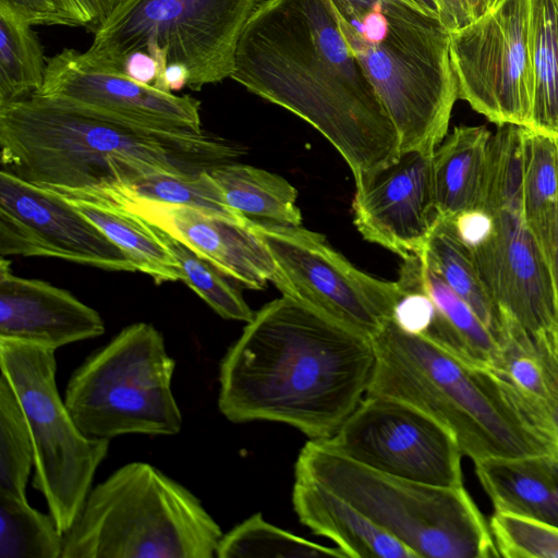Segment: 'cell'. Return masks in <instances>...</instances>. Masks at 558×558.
Returning <instances> with one entry per match:
<instances>
[{
	"instance_id": "9a60e30c",
	"label": "cell",
	"mask_w": 558,
	"mask_h": 558,
	"mask_svg": "<svg viewBox=\"0 0 558 558\" xmlns=\"http://www.w3.org/2000/svg\"><path fill=\"white\" fill-rule=\"evenodd\" d=\"M0 255L64 259L109 271L134 264L61 194L0 171Z\"/></svg>"
},
{
	"instance_id": "44dd1931",
	"label": "cell",
	"mask_w": 558,
	"mask_h": 558,
	"mask_svg": "<svg viewBox=\"0 0 558 558\" xmlns=\"http://www.w3.org/2000/svg\"><path fill=\"white\" fill-rule=\"evenodd\" d=\"M502 319L498 360L489 369L527 426L558 456L549 390L534 340L509 316L502 314Z\"/></svg>"
},
{
	"instance_id": "7c38bea8",
	"label": "cell",
	"mask_w": 558,
	"mask_h": 558,
	"mask_svg": "<svg viewBox=\"0 0 558 558\" xmlns=\"http://www.w3.org/2000/svg\"><path fill=\"white\" fill-rule=\"evenodd\" d=\"M253 226L274 258L272 283L282 295L369 338L392 317L403 293L398 281L357 269L323 234L302 226Z\"/></svg>"
},
{
	"instance_id": "5bb4252c",
	"label": "cell",
	"mask_w": 558,
	"mask_h": 558,
	"mask_svg": "<svg viewBox=\"0 0 558 558\" xmlns=\"http://www.w3.org/2000/svg\"><path fill=\"white\" fill-rule=\"evenodd\" d=\"M342 456L392 476L461 487L462 452L452 434L409 403L366 395L335 435L324 440Z\"/></svg>"
},
{
	"instance_id": "d6a6232c",
	"label": "cell",
	"mask_w": 558,
	"mask_h": 558,
	"mask_svg": "<svg viewBox=\"0 0 558 558\" xmlns=\"http://www.w3.org/2000/svg\"><path fill=\"white\" fill-rule=\"evenodd\" d=\"M63 533L51 514L0 489V558H61Z\"/></svg>"
},
{
	"instance_id": "30bf717a",
	"label": "cell",
	"mask_w": 558,
	"mask_h": 558,
	"mask_svg": "<svg viewBox=\"0 0 558 558\" xmlns=\"http://www.w3.org/2000/svg\"><path fill=\"white\" fill-rule=\"evenodd\" d=\"M259 0H125L82 52L92 65L121 72L124 58L159 46L168 63L184 64L187 87L230 77L242 32Z\"/></svg>"
},
{
	"instance_id": "1f68e13d",
	"label": "cell",
	"mask_w": 558,
	"mask_h": 558,
	"mask_svg": "<svg viewBox=\"0 0 558 558\" xmlns=\"http://www.w3.org/2000/svg\"><path fill=\"white\" fill-rule=\"evenodd\" d=\"M218 558H347L338 547L308 541L267 522L260 513L245 519L222 534Z\"/></svg>"
},
{
	"instance_id": "d4e9b609",
	"label": "cell",
	"mask_w": 558,
	"mask_h": 558,
	"mask_svg": "<svg viewBox=\"0 0 558 558\" xmlns=\"http://www.w3.org/2000/svg\"><path fill=\"white\" fill-rule=\"evenodd\" d=\"M65 198L124 252L136 270L157 284L181 280L179 264L154 226L107 201Z\"/></svg>"
},
{
	"instance_id": "2e32d148",
	"label": "cell",
	"mask_w": 558,
	"mask_h": 558,
	"mask_svg": "<svg viewBox=\"0 0 558 558\" xmlns=\"http://www.w3.org/2000/svg\"><path fill=\"white\" fill-rule=\"evenodd\" d=\"M34 95L143 128L203 131L201 101L141 84L121 72L89 64L64 48L47 58L41 88Z\"/></svg>"
},
{
	"instance_id": "7bdbcfd3",
	"label": "cell",
	"mask_w": 558,
	"mask_h": 558,
	"mask_svg": "<svg viewBox=\"0 0 558 558\" xmlns=\"http://www.w3.org/2000/svg\"><path fill=\"white\" fill-rule=\"evenodd\" d=\"M190 82L189 69L179 62L168 63L161 84V90L167 93L180 92Z\"/></svg>"
},
{
	"instance_id": "3957f363",
	"label": "cell",
	"mask_w": 558,
	"mask_h": 558,
	"mask_svg": "<svg viewBox=\"0 0 558 558\" xmlns=\"http://www.w3.org/2000/svg\"><path fill=\"white\" fill-rule=\"evenodd\" d=\"M241 154L205 130L143 128L39 95L0 106L2 168L60 194L98 191L154 172L196 174Z\"/></svg>"
},
{
	"instance_id": "f6af8a7d",
	"label": "cell",
	"mask_w": 558,
	"mask_h": 558,
	"mask_svg": "<svg viewBox=\"0 0 558 558\" xmlns=\"http://www.w3.org/2000/svg\"><path fill=\"white\" fill-rule=\"evenodd\" d=\"M415 3L420 9L425 11L427 14L439 19V10L437 0H411Z\"/></svg>"
},
{
	"instance_id": "cb8c5ba5",
	"label": "cell",
	"mask_w": 558,
	"mask_h": 558,
	"mask_svg": "<svg viewBox=\"0 0 558 558\" xmlns=\"http://www.w3.org/2000/svg\"><path fill=\"white\" fill-rule=\"evenodd\" d=\"M403 260L436 307L434 323L424 336L468 364L493 368L499 345L490 330L422 256Z\"/></svg>"
},
{
	"instance_id": "6da1fadb",
	"label": "cell",
	"mask_w": 558,
	"mask_h": 558,
	"mask_svg": "<svg viewBox=\"0 0 558 558\" xmlns=\"http://www.w3.org/2000/svg\"><path fill=\"white\" fill-rule=\"evenodd\" d=\"M230 78L314 126L348 163L355 187L400 156L398 132L330 0L258 1Z\"/></svg>"
},
{
	"instance_id": "d590c367",
	"label": "cell",
	"mask_w": 558,
	"mask_h": 558,
	"mask_svg": "<svg viewBox=\"0 0 558 558\" xmlns=\"http://www.w3.org/2000/svg\"><path fill=\"white\" fill-rule=\"evenodd\" d=\"M489 527L499 557L558 558V525L506 511H495Z\"/></svg>"
},
{
	"instance_id": "5b68a950",
	"label": "cell",
	"mask_w": 558,
	"mask_h": 558,
	"mask_svg": "<svg viewBox=\"0 0 558 558\" xmlns=\"http://www.w3.org/2000/svg\"><path fill=\"white\" fill-rule=\"evenodd\" d=\"M371 339L376 361L366 395L398 399L427 414L473 462L553 454L489 368L463 362L426 336L402 330L392 318Z\"/></svg>"
},
{
	"instance_id": "484cf974",
	"label": "cell",
	"mask_w": 558,
	"mask_h": 558,
	"mask_svg": "<svg viewBox=\"0 0 558 558\" xmlns=\"http://www.w3.org/2000/svg\"><path fill=\"white\" fill-rule=\"evenodd\" d=\"M210 173L228 206L245 219L263 225L302 226L298 191L281 175L234 161L221 163Z\"/></svg>"
},
{
	"instance_id": "ba28073f",
	"label": "cell",
	"mask_w": 558,
	"mask_h": 558,
	"mask_svg": "<svg viewBox=\"0 0 558 558\" xmlns=\"http://www.w3.org/2000/svg\"><path fill=\"white\" fill-rule=\"evenodd\" d=\"M175 360L148 323L124 327L71 374L64 401L88 437L173 436L183 417L171 384Z\"/></svg>"
},
{
	"instance_id": "603a6c76",
	"label": "cell",
	"mask_w": 558,
	"mask_h": 558,
	"mask_svg": "<svg viewBox=\"0 0 558 558\" xmlns=\"http://www.w3.org/2000/svg\"><path fill=\"white\" fill-rule=\"evenodd\" d=\"M492 133L485 126H457L433 154L437 211L452 219L482 206Z\"/></svg>"
},
{
	"instance_id": "9c48e42d",
	"label": "cell",
	"mask_w": 558,
	"mask_h": 558,
	"mask_svg": "<svg viewBox=\"0 0 558 558\" xmlns=\"http://www.w3.org/2000/svg\"><path fill=\"white\" fill-rule=\"evenodd\" d=\"M481 208L492 216V232L470 251L499 311L533 337L558 332L550 266L524 219L520 125L492 135Z\"/></svg>"
},
{
	"instance_id": "ffe728a7",
	"label": "cell",
	"mask_w": 558,
	"mask_h": 558,
	"mask_svg": "<svg viewBox=\"0 0 558 558\" xmlns=\"http://www.w3.org/2000/svg\"><path fill=\"white\" fill-rule=\"evenodd\" d=\"M292 504L305 526L331 539L347 557L417 558L360 510L319 484L295 478Z\"/></svg>"
},
{
	"instance_id": "83f0119b",
	"label": "cell",
	"mask_w": 558,
	"mask_h": 558,
	"mask_svg": "<svg viewBox=\"0 0 558 558\" xmlns=\"http://www.w3.org/2000/svg\"><path fill=\"white\" fill-rule=\"evenodd\" d=\"M422 256L490 330L496 340L504 319L490 296L470 248L459 238L451 219L438 218Z\"/></svg>"
},
{
	"instance_id": "ac0fdd59",
	"label": "cell",
	"mask_w": 558,
	"mask_h": 558,
	"mask_svg": "<svg viewBox=\"0 0 558 558\" xmlns=\"http://www.w3.org/2000/svg\"><path fill=\"white\" fill-rule=\"evenodd\" d=\"M354 225L362 236L402 259L423 254L439 218L433 154L401 153L356 187Z\"/></svg>"
},
{
	"instance_id": "60d3db41",
	"label": "cell",
	"mask_w": 558,
	"mask_h": 558,
	"mask_svg": "<svg viewBox=\"0 0 558 558\" xmlns=\"http://www.w3.org/2000/svg\"><path fill=\"white\" fill-rule=\"evenodd\" d=\"M451 220L459 238L469 248L483 243L493 228L492 216L482 208L460 213Z\"/></svg>"
},
{
	"instance_id": "f1b7e54d",
	"label": "cell",
	"mask_w": 558,
	"mask_h": 558,
	"mask_svg": "<svg viewBox=\"0 0 558 558\" xmlns=\"http://www.w3.org/2000/svg\"><path fill=\"white\" fill-rule=\"evenodd\" d=\"M534 98L527 128L558 140V0H529Z\"/></svg>"
},
{
	"instance_id": "52a82bcc",
	"label": "cell",
	"mask_w": 558,
	"mask_h": 558,
	"mask_svg": "<svg viewBox=\"0 0 558 558\" xmlns=\"http://www.w3.org/2000/svg\"><path fill=\"white\" fill-rule=\"evenodd\" d=\"M294 478L337 494L417 558L499 557L489 523L463 486L440 487L385 474L313 439L298 456Z\"/></svg>"
},
{
	"instance_id": "4dcf8cb0",
	"label": "cell",
	"mask_w": 558,
	"mask_h": 558,
	"mask_svg": "<svg viewBox=\"0 0 558 558\" xmlns=\"http://www.w3.org/2000/svg\"><path fill=\"white\" fill-rule=\"evenodd\" d=\"M94 192H114L168 205L213 211L238 220H247L228 206L222 190L207 170L186 175L154 172L129 183L84 193Z\"/></svg>"
},
{
	"instance_id": "bcb514c9",
	"label": "cell",
	"mask_w": 558,
	"mask_h": 558,
	"mask_svg": "<svg viewBox=\"0 0 558 558\" xmlns=\"http://www.w3.org/2000/svg\"><path fill=\"white\" fill-rule=\"evenodd\" d=\"M557 143H558V140H557Z\"/></svg>"
},
{
	"instance_id": "74e56055",
	"label": "cell",
	"mask_w": 558,
	"mask_h": 558,
	"mask_svg": "<svg viewBox=\"0 0 558 558\" xmlns=\"http://www.w3.org/2000/svg\"><path fill=\"white\" fill-rule=\"evenodd\" d=\"M498 0H437L439 20L449 31H456L474 22Z\"/></svg>"
},
{
	"instance_id": "7402d4cb",
	"label": "cell",
	"mask_w": 558,
	"mask_h": 558,
	"mask_svg": "<svg viewBox=\"0 0 558 558\" xmlns=\"http://www.w3.org/2000/svg\"><path fill=\"white\" fill-rule=\"evenodd\" d=\"M474 466L495 511L558 525V456L489 457Z\"/></svg>"
},
{
	"instance_id": "b9f144b4",
	"label": "cell",
	"mask_w": 558,
	"mask_h": 558,
	"mask_svg": "<svg viewBox=\"0 0 558 558\" xmlns=\"http://www.w3.org/2000/svg\"><path fill=\"white\" fill-rule=\"evenodd\" d=\"M121 73L141 84L154 86L159 77V66L148 51L136 50L124 58Z\"/></svg>"
},
{
	"instance_id": "8fae6325",
	"label": "cell",
	"mask_w": 558,
	"mask_h": 558,
	"mask_svg": "<svg viewBox=\"0 0 558 558\" xmlns=\"http://www.w3.org/2000/svg\"><path fill=\"white\" fill-rule=\"evenodd\" d=\"M0 368L31 428L35 450L32 485L65 533L92 489L110 440L90 438L75 423L57 387L56 350L0 338Z\"/></svg>"
},
{
	"instance_id": "ee69618b",
	"label": "cell",
	"mask_w": 558,
	"mask_h": 558,
	"mask_svg": "<svg viewBox=\"0 0 558 558\" xmlns=\"http://www.w3.org/2000/svg\"><path fill=\"white\" fill-rule=\"evenodd\" d=\"M549 266H550V270H551L555 293H556V300H557V306H558V217H557L553 247H551V253H550V258H549Z\"/></svg>"
},
{
	"instance_id": "277c9868",
	"label": "cell",
	"mask_w": 558,
	"mask_h": 558,
	"mask_svg": "<svg viewBox=\"0 0 558 558\" xmlns=\"http://www.w3.org/2000/svg\"><path fill=\"white\" fill-rule=\"evenodd\" d=\"M330 2L398 132L400 154H434L459 98L449 31L411 0Z\"/></svg>"
},
{
	"instance_id": "ab89813d",
	"label": "cell",
	"mask_w": 558,
	"mask_h": 558,
	"mask_svg": "<svg viewBox=\"0 0 558 558\" xmlns=\"http://www.w3.org/2000/svg\"><path fill=\"white\" fill-rule=\"evenodd\" d=\"M532 338L544 366L554 421L558 433V332L532 336Z\"/></svg>"
},
{
	"instance_id": "836d02e7",
	"label": "cell",
	"mask_w": 558,
	"mask_h": 558,
	"mask_svg": "<svg viewBox=\"0 0 558 558\" xmlns=\"http://www.w3.org/2000/svg\"><path fill=\"white\" fill-rule=\"evenodd\" d=\"M35 463L28 421L9 383L0 375V489L27 500L26 486Z\"/></svg>"
},
{
	"instance_id": "d6986e66",
	"label": "cell",
	"mask_w": 558,
	"mask_h": 558,
	"mask_svg": "<svg viewBox=\"0 0 558 558\" xmlns=\"http://www.w3.org/2000/svg\"><path fill=\"white\" fill-rule=\"evenodd\" d=\"M0 258V338L52 350L101 336L99 313L71 292L38 279L15 276Z\"/></svg>"
},
{
	"instance_id": "4fadbf2b",
	"label": "cell",
	"mask_w": 558,
	"mask_h": 558,
	"mask_svg": "<svg viewBox=\"0 0 558 558\" xmlns=\"http://www.w3.org/2000/svg\"><path fill=\"white\" fill-rule=\"evenodd\" d=\"M529 17V0H498L474 22L449 32L458 97L497 126L530 125Z\"/></svg>"
},
{
	"instance_id": "e575fe53",
	"label": "cell",
	"mask_w": 558,
	"mask_h": 558,
	"mask_svg": "<svg viewBox=\"0 0 558 558\" xmlns=\"http://www.w3.org/2000/svg\"><path fill=\"white\" fill-rule=\"evenodd\" d=\"M156 230L175 257L181 280L215 313L225 319L244 323L252 320L255 312L222 272L186 245L162 230L158 228Z\"/></svg>"
},
{
	"instance_id": "f35d334b",
	"label": "cell",
	"mask_w": 558,
	"mask_h": 558,
	"mask_svg": "<svg viewBox=\"0 0 558 558\" xmlns=\"http://www.w3.org/2000/svg\"><path fill=\"white\" fill-rule=\"evenodd\" d=\"M78 27L95 34L125 0H62Z\"/></svg>"
},
{
	"instance_id": "7a4b0ae2",
	"label": "cell",
	"mask_w": 558,
	"mask_h": 558,
	"mask_svg": "<svg viewBox=\"0 0 558 558\" xmlns=\"http://www.w3.org/2000/svg\"><path fill=\"white\" fill-rule=\"evenodd\" d=\"M375 361L369 337L282 295L223 355L218 408L233 423L277 422L325 440L366 396Z\"/></svg>"
},
{
	"instance_id": "4316f807",
	"label": "cell",
	"mask_w": 558,
	"mask_h": 558,
	"mask_svg": "<svg viewBox=\"0 0 558 558\" xmlns=\"http://www.w3.org/2000/svg\"><path fill=\"white\" fill-rule=\"evenodd\" d=\"M524 219L548 263L558 217V143L522 126Z\"/></svg>"
},
{
	"instance_id": "e0dca14e",
	"label": "cell",
	"mask_w": 558,
	"mask_h": 558,
	"mask_svg": "<svg viewBox=\"0 0 558 558\" xmlns=\"http://www.w3.org/2000/svg\"><path fill=\"white\" fill-rule=\"evenodd\" d=\"M117 204L186 245L240 286L260 290L276 277V264L253 222L186 206L114 192L64 195Z\"/></svg>"
},
{
	"instance_id": "8992f818",
	"label": "cell",
	"mask_w": 558,
	"mask_h": 558,
	"mask_svg": "<svg viewBox=\"0 0 558 558\" xmlns=\"http://www.w3.org/2000/svg\"><path fill=\"white\" fill-rule=\"evenodd\" d=\"M222 534L191 490L136 461L92 487L61 558H213Z\"/></svg>"
},
{
	"instance_id": "8d00e7d4",
	"label": "cell",
	"mask_w": 558,
	"mask_h": 558,
	"mask_svg": "<svg viewBox=\"0 0 558 558\" xmlns=\"http://www.w3.org/2000/svg\"><path fill=\"white\" fill-rule=\"evenodd\" d=\"M0 4L9 8L32 26L78 27L76 20L62 0H0Z\"/></svg>"
},
{
	"instance_id": "f546056e",
	"label": "cell",
	"mask_w": 558,
	"mask_h": 558,
	"mask_svg": "<svg viewBox=\"0 0 558 558\" xmlns=\"http://www.w3.org/2000/svg\"><path fill=\"white\" fill-rule=\"evenodd\" d=\"M46 69L47 58L32 25L0 4V106L36 94Z\"/></svg>"
}]
</instances>
